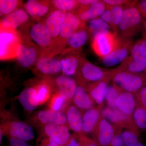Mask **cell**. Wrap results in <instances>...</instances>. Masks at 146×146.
<instances>
[{
  "label": "cell",
  "instance_id": "1",
  "mask_svg": "<svg viewBox=\"0 0 146 146\" xmlns=\"http://www.w3.org/2000/svg\"><path fill=\"white\" fill-rule=\"evenodd\" d=\"M145 20L135 5L124 9L117 34L122 42L133 41L132 38L143 30Z\"/></svg>",
  "mask_w": 146,
  "mask_h": 146
},
{
  "label": "cell",
  "instance_id": "2",
  "mask_svg": "<svg viewBox=\"0 0 146 146\" xmlns=\"http://www.w3.org/2000/svg\"><path fill=\"white\" fill-rule=\"evenodd\" d=\"M111 81L122 91L135 95L146 86V74L129 72L117 68L114 69Z\"/></svg>",
  "mask_w": 146,
  "mask_h": 146
},
{
  "label": "cell",
  "instance_id": "3",
  "mask_svg": "<svg viewBox=\"0 0 146 146\" xmlns=\"http://www.w3.org/2000/svg\"><path fill=\"white\" fill-rule=\"evenodd\" d=\"M122 44L117 34L112 31L97 35L93 37L92 47L94 52L100 58L105 57Z\"/></svg>",
  "mask_w": 146,
  "mask_h": 146
},
{
  "label": "cell",
  "instance_id": "4",
  "mask_svg": "<svg viewBox=\"0 0 146 146\" xmlns=\"http://www.w3.org/2000/svg\"><path fill=\"white\" fill-rule=\"evenodd\" d=\"M101 115L109 122L116 130L122 131L127 129L140 135L139 129L133 118L127 116L117 108L106 106L102 110Z\"/></svg>",
  "mask_w": 146,
  "mask_h": 146
},
{
  "label": "cell",
  "instance_id": "5",
  "mask_svg": "<svg viewBox=\"0 0 146 146\" xmlns=\"http://www.w3.org/2000/svg\"><path fill=\"white\" fill-rule=\"evenodd\" d=\"M114 70L104 69L86 61L80 68V76L82 81L88 82L89 85L102 80L111 81Z\"/></svg>",
  "mask_w": 146,
  "mask_h": 146
},
{
  "label": "cell",
  "instance_id": "6",
  "mask_svg": "<svg viewBox=\"0 0 146 146\" xmlns=\"http://www.w3.org/2000/svg\"><path fill=\"white\" fill-rule=\"evenodd\" d=\"M97 146H112L115 130L112 125L101 116L92 132Z\"/></svg>",
  "mask_w": 146,
  "mask_h": 146
},
{
  "label": "cell",
  "instance_id": "7",
  "mask_svg": "<svg viewBox=\"0 0 146 146\" xmlns=\"http://www.w3.org/2000/svg\"><path fill=\"white\" fill-rule=\"evenodd\" d=\"M133 44V41L122 42L120 46L105 57L101 58L105 66L112 67L122 63L129 56Z\"/></svg>",
  "mask_w": 146,
  "mask_h": 146
},
{
  "label": "cell",
  "instance_id": "8",
  "mask_svg": "<svg viewBox=\"0 0 146 146\" xmlns=\"http://www.w3.org/2000/svg\"><path fill=\"white\" fill-rule=\"evenodd\" d=\"M82 21L75 14L69 12H64L60 29V36L68 39L81 27Z\"/></svg>",
  "mask_w": 146,
  "mask_h": 146
},
{
  "label": "cell",
  "instance_id": "9",
  "mask_svg": "<svg viewBox=\"0 0 146 146\" xmlns=\"http://www.w3.org/2000/svg\"><path fill=\"white\" fill-rule=\"evenodd\" d=\"M44 131L47 136L56 141L59 146L65 145L70 139L69 129L63 125L48 124L45 126Z\"/></svg>",
  "mask_w": 146,
  "mask_h": 146
},
{
  "label": "cell",
  "instance_id": "10",
  "mask_svg": "<svg viewBox=\"0 0 146 146\" xmlns=\"http://www.w3.org/2000/svg\"><path fill=\"white\" fill-rule=\"evenodd\" d=\"M56 82L59 89L58 95L66 100L73 99L78 86L75 80L67 76L58 77Z\"/></svg>",
  "mask_w": 146,
  "mask_h": 146
},
{
  "label": "cell",
  "instance_id": "11",
  "mask_svg": "<svg viewBox=\"0 0 146 146\" xmlns=\"http://www.w3.org/2000/svg\"><path fill=\"white\" fill-rule=\"evenodd\" d=\"M116 108L125 115L133 118L136 106L135 95L123 91L118 96L116 102Z\"/></svg>",
  "mask_w": 146,
  "mask_h": 146
},
{
  "label": "cell",
  "instance_id": "12",
  "mask_svg": "<svg viewBox=\"0 0 146 146\" xmlns=\"http://www.w3.org/2000/svg\"><path fill=\"white\" fill-rule=\"evenodd\" d=\"M125 7L122 6L107 7L106 9L100 17L109 25L112 31L116 34Z\"/></svg>",
  "mask_w": 146,
  "mask_h": 146
},
{
  "label": "cell",
  "instance_id": "13",
  "mask_svg": "<svg viewBox=\"0 0 146 146\" xmlns=\"http://www.w3.org/2000/svg\"><path fill=\"white\" fill-rule=\"evenodd\" d=\"M9 134L11 137L25 141L32 140L34 137L33 128L22 121H14L10 124Z\"/></svg>",
  "mask_w": 146,
  "mask_h": 146
},
{
  "label": "cell",
  "instance_id": "14",
  "mask_svg": "<svg viewBox=\"0 0 146 146\" xmlns=\"http://www.w3.org/2000/svg\"><path fill=\"white\" fill-rule=\"evenodd\" d=\"M103 106H97L86 110L82 115V131L85 133H92L101 116Z\"/></svg>",
  "mask_w": 146,
  "mask_h": 146
},
{
  "label": "cell",
  "instance_id": "15",
  "mask_svg": "<svg viewBox=\"0 0 146 146\" xmlns=\"http://www.w3.org/2000/svg\"><path fill=\"white\" fill-rule=\"evenodd\" d=\"M28 18V15L26 11L18 9L6 15L2 20L1 24L5 28L16 29L26 22Z\"/></svg>",
  "mask_w": 146,
  "mask_h": 146
},
{
  "label": "cell",
  "instance_id": "16",
  "mask_svg": "<svg viewBox=\"0 0 146 146\" xmlns=\"http://www.w3.org/2000/svg\"><path fill=\"white\" fill-rule=\"evenodd\" d=\"M110 80H102L89 85L86 90L98 106H104L106 91Z\"/></svg>",
  "mask_w": 146,
  "mask_h": 146
},
{
  "label": "cell",
  "instance_id": "17",
  "mask_svg": "<svg viewBox=\"0 0 146 146\" xmlns=\"http://www.w3.org/2000/svg\"><path fill=\"white\" fill-rule=\"evenodd\" d=\"M72 100L78 109L87 110L96 107V103L83 86H78Z\"/></svg>",
  "mask_w": 146,
  "mask_h": 146
},
{
  "label": "cell",
  "instance_id": "18",
  "mask_svg": "<svg viewBox=\"0 0 146 146\" xmlns=\"http://www.w3.org/2000/svg\"><path fill=\"white\" fill-rule=\"evenodd\" d=\"M16 58L18 62L24 68H28L35 62L36 52L35 49L19 44L16 49Z\"/></svg>",
  "mask_w": 146,
  "mask_h": 146
},
{
  "label": "cell",
  "instance_id": "19",
  "mask_svg": "<svg viewBox=\"0 0 146 146\" xmlns=\"http://www.w3.org/2000/svg\"><path fill=\"white\" fill-rule=\"evenodd\" d=\"M64 12L59 10L54 11L47 18L45 26L51 37H56L60 34Z\"/></svg>",
  "mask_w": 146,
  "mask_h": 146
},
{
  "label": "cell",
  "instance_id": "20",
  "mask_svg": "<svg viewBox=\"0 0 146 146\" xmlns=\"http://www.w3.org/2000/svg\"><path fill=\"white\" fill-rule=\"evenodd\" d=\"M38 119L43 123L46 125L54 123L63 125L67 122L66 115L61 111H54L52 110L40 111L37 115Z\"/></svg>",
  "mask_w": 146,
  "mask_h": 146
},
{
  "label": "cell",
  "instance_id": "21",
  "mask_svg": "<svg viewBox=\"0 0 146 146\" xmlns=\"http://www.w3.org/2000/svg\"><path fill=\"white\" fill-rule=\"evenodd\" d=\"M18 100L27 111H33L39 105L36 90L31 87L22 91L18 96Z\"/></svg>",
  "mask_w": 146,
  "mask_h": 146
},
{
  "label": "cell",
  "instance_id": "22",
  "mask_svg": "<svg viewBox=\"0 0 146 146\" xmlns=\"http://www.w3.org/2000/svg\"><path fill=\"white\" fill-rule=\"evenodd\" d=\"M106 8L107 7L103 1H98L95 4L82 9L78 16L82 21H91L100 17Z\"/></svg>",
  "mask_w": 146,
  "mask_h": 146
},
{
  "label": "cell",
  "instance_id": "23",
  "mask_svg": "<svg viewBox=\"0 0 146 146\" xmlns=\"http://www.w3.org/2000/svg\"><path fill=\"white\" fill-rule=\"evenodd\" d=\"M67 123L69 127L78 133L82 132V116L80 110L75 106L68 108L66 112Z\"/></svg>",
  "mask_w": 146,
  "mask_h": 146
},
{
  "label": "cell",
  "instance_id": "24",
  "mask_svg": "<svg viewBox=\"0 0 146 146\" xmlns=\"http://www.w3.org/2000/svg\"><path fill=\"white\" fill-rule=\"evenodd\" d=\"M30 35L35 43L42 46L48 45L51 40L52 37L48 33L45 25L40 23L33 26L30 31Z\"/></svg>",
  "mask_w": 146,
  "mask_h": 146
},
{
  "label": "cell",
  "instance_id": "25",
  "mask_svg": "<svg viewBox=\"0 0 146 146\" xmlns=\"http://www.w3.org/2000/svg\"><path fill=\"white\" fill-rule=\"evenodd\" d=\"M37 67L41 72L47 74H56L61 70L60 61L56 58H40L37 62Z\"/></svg>",
  "mask_w": 146,
  "mask_h": 146
},
{
  "label": "cell",
  "instance_id": "26",
  "mask_svg": "<svg viewBox=\"0 0 146 146\" xmlns=\"http://www.w3.org/2000/svg\"><path fill=\"white\" fill-rule=\"evenodd\" d=\"M121 70L127 71L135 74H146V68L143 63L129 56L117 67Z\"/></svg>",
  "mask_w": 146,
  "mask_h": 146
},
{
  "label": "cell",
  "instance_id": "27",
  "mask_svg": "<svg viewBox=\"0 0 146 146\" xmlns=\"http://www.w3.org/2000/svg\"><path fill=\"white\" fill-rule=\"evenodd\" d=\"M89 37V33L86 30H78L68 38L69 46L75 49L80 48L86 44Z\"/></svg>",
  "mask_w": 146,
  "mask_h": 146
},
{
  "label": "cell",
  "instance_id": "28",
  "mask_svg": "<svg viewBox=\"0 0 146 146\" xmlns=\"http://www.w3.org/2000/svg\"><path fill=\"white\" fill-rule=\"evenodd\" d=\"M16 35L11 32L5 31L0 34V56L5 57L8 53L9 46L15 43Z\"/></svg>",
  "mask_w": 146,
  "mask_h": 146
},
{
  "label": "cell",
  "instance_id": "29",
  "mask_svg": "<svg viewBox=\"0 0 146 146\" xmlns=\"http://www.w3.org/2000/svg\"><path fill=\"white\" fill-rule=\"evenodd\" d=\"M89 32L93 37L100 33L113 32L109 25L100 17L89 21Z\"/></svg>",
  "mask_w": 146,
  "mask_h": 146
},
{
  "label": "cell",
  "instance_id": "30",
  "mask_svg": "<svg viewBox=\"0 0 146 146\" xmlns=\"http://www.w3.org/2000/svg\"><path fill=\"white\" fill-rule=\"evenodd\" d=\"M61 70L66 76L74 75L79 65V60L76 56H71L62 59L60 61Z\"/></svg>",
  "mask_w": 146,
  "mask_h": 146
},
{
  "label": "cell",
  "instance_id": "31",
  "mask_svg": "<svg viewBox=\"0 0 146 146\" xmlns=\"http://www.w3.org/2000/svg\"><path fill=\"white\" fill-rule=\"evenodd\" d=\"M27 13L33 16H42L48 12V9L35 0H29L25 6Z\"/></svg>",
  "mask_w": 146,
  "mask_h": 146
},
{
  "label": "cell",
  "instance_id": "32",
  "mask_svg": "<svg viewBox=\"0 0 146 146\" xmlns=\"http://www.w3.org/2000/svg\"><path fill=\"white\" fill-rule=\"evenodd\" d=\"M122 91L113 84L112 85H108L105 97V100L106 102L107 106L111 108H116V100Z\"/></svg>",
  "mask_w": 146,
  "mask_h": 146
},
{
  "label": "cell",
  "instance_id": "33",
  "mask_svg": "<svg viewBox=\"0 0 146 146\" xmlns=\"http://www.w3.org/2000/svg\"><path fill=\"white\" fill-rule=\"evenodd\" d=\"M134 123L138 128L146 129V110L136 105L133 115Z\"/></svg>",
  "mask_w": 146,
  "mask_h": 146
},
{
  "label": "cell",
  "instance_id": "34",
  "mask_svg": "<svg viewBox=\"0 0 146 146\" xmlns=\"http://www.w3.org/2000/svg\"><path fill=\"white\" fill-rule=\"evenodd\" d=\"M121 133L124 146H133L139 142V134L134 131L125 129L122 131Z\"/></svg>",
  "mask_w": 146,
  "mask_h": 146
},
{
  "label": "cell",
  "instance_id": "35",
  "mask_svg": "<svg viewBox=\"0 0 146 146\" xmlns=\"http://www.w3.org/2000/svg\"><path fill=\"white\" fill-rule=\"evenodd\" d=\"M18 1L16 0H1L0 12L1 15H7L16 10Z\"/></svg>",
  "mask_w": 146,
  "mask_h": 146
},
{
  "label": "cell",
  "instance_id": "36",
  "mask_svg": "<svg viewBox=\"0 0 146 146\" xmlns=\"http://www.w3.org/2000/svg\"><path fill=\"white\" fill-rule=\"evenodd\" d=\"M54 3L58 10L64 12L73 9L79 4L78 1L74 0H55Z\"/></svg>",
  "mask_w": 146,
  "mask_h": 146
},
{
  "label": "cell",
  "instance_id": "37",
  "mask_svg": "<svg viewBox=\"0 0 146 146\" xmlns=\"http://www.w3.org/2000/svg\"><path fill=\"white\" fill-rule=\"evenodd\" d=\"M39 105L44 103L49 96V90L46 85L42 84L36 90Z\"/></svg>",
  "mask_w": 146,
  "mask_h": 146
},
{
  "label": "cell",
  "instance_id": "38",
  "mask_svg": "<svg viewBox=\"0 0 146 146\" xmlns=\"http://www.w3.org/2000/svg\"><path fill=\"white\" fill-rule=\"evenodd\" d=\"M138 1H128V0H103L106 7L122 6L125 7L135 5Z\"/></svg>",
  "mask_w": 146,
  "mask_h": 146
},
{
  "label": "cell",
  "instance_id": "39",
  "mask_svg": "<svg viewBox=\"0 0 146 146\" xmlns=\"http://www.w3.org/2000/svg\"><path fill=\"white\" fill-rule=\"evenodd\" d=\"M136 105L146 110V86L135 94Z\"/></svg>",
  "mask_w": 146,
  "mask_h": 146
},
{
  "label": "cell",
  "instance_id": "40",
  "mask_svg": "<svg viewBox=\"0 0 146 146\" xmlns=\"http://www.w3.org/2000/svg\"><path fill=\"white\" fill-rule=\"evenodd\" d=\"M66 101L59 95L54 97L51 103V110L54 111H60V110L64 106Z\"/></svg>",
  "mask_w": 146,
  "mask_h": 146
},
{
  "label": "cell",
  "instance_id": "41",
  "mask_svg": "<svg viewBox=\"0 0 146 146\" xmlns=\"http://www.w3.org/2000/svg\"><path fill=\"white\" fill-rule=\"evenodd\" d=\"M121 131L115 130V134L112 139V146H124L121 135Z\"/></svg>",
  "mask_w": 146,
  "mask_h": 146
},
{
  "label": "cell",
  "instance_id": "42",
  "mask_svg": "<svg viewBox=\"0 0 146 146\" xmlns=\"http://www.w3.org/2000/svg\"><path fill=\"white\" fill-rule=\"evenodd\" d=\"M135 6L138 9L144 20H146V0L137 1Z\"/></svg>",
  "mask_w": 146,
  "mask_h": 146
},
{
  "label": "cell",
  "instance_id": "43",
  "mask_svg": "<svg viewBox=\"0 0 146 146\" xmlns=\"http://www.w3.org/2000/svg\"><path fill=\"white\" fill-rule=\"evenodd\" d=\"M140 49L143 56V63L146 68V40L143 39H139Z\"/></svg>",
  "mask_w": 146,
  "mask_h": 146
},
{
  "label": "cell",
  "instance_id": "44",
  "mask_svg": "<svg viewBox=\"0 0 146 146\" xmlns=\"http://www.w3.org/2000/svg\"><path fill=\"white\" fill-rule=\"evenodd\" d=\"M10 146H29L26 141L11 137L9 140Z\"/></svg>",
  "mask_w": 146,
  "mask_h": 146
},
{
  "label": "cell",
  "instance_id": "45",
  "mask_svg": "<svg viewBox=\"0 0 146 146\" xmlns=\"http://www.w3.org/2000/svg\"><path fill=\"white\" fill-rule=\"evenodd\" d=\"M80 142L81 146H97L94 141L86 138H82Z\"/></svg>",
  "mask_w": 146,
  "mask_h": 146
},
{
  "label": "cell",
  "instance_id": "46",
  "mask_svg": "<svg viewBox=\"0 0 146 146\" xmlns=\"http://www.w3.org/2000/svg\"><path fill=\"white\" fill-rule=\"evenodd\" d=\"M98 1V0H79V1H78L79 4L85 7L94 4Z\"/></svg>",
  "mask_w": 146,
  "mask_h": 146
},
{
  "label": "cell",
  "instance_id": "47",
  "mask_svg": "<svg viewBox=\"0 0 146 146\" xmlns=\"http://www.w3.org/2000/svg\"><path fill=\"white\" fill-rule=\"evenodd\" d=\"M64 146H81L80 142H78L74 138H70Z\"/></svg>",
  "mask_w": 146,
  "mask_h": 146
},
{
  "label": "cell",
  "instance_id": "48",
  "mask_svg": "<svg viewBox=\"0 0 146 146\" xmlns=\"http://www.w3.org/2000/svg\"><path fill=\"white\" fill-rule=\"evenodd\" d=\"M44 146H59V145L56 143V141L52 138H49V142L47 145Z\"/></svg>",
  "mask_w": 146,
  "mask_h": 146
},
{
  "label": "cell",
  "instance_id": "49",
  "mask_svg": "<svg viewBox=\"0 0 146 146\" xmlns=\"http://www.w3.org/2000/svg\"><path fill=\"white\" fill-rule=\"evenodd\" d=\"M142 31H143V39L146 40V20H145L144 21Z\"/></svg>",
  "mask_w": 146,
  "mask_h": 146
},
{
  "label": "cell",
  "instance_id": "50",
  "mask_svg": "<svg viewBox=\"0 0 146 146\" xmlns=\"http://www.w3.org/2000/svg\"><path fill=\"white\" fill-rule=\"evenodd\" d=\"M133 146H144V145H143L141 142H140V141L138 142L136 145H135Z\"/></svg>",
  "mask_w": 146,
  "mask_h": 146
},
{
  "label": "cell",
  "instance_id": "51",
  "mask_svg": "<svg viewBox=\"0 0 146 146\" xmlns=\"http://www.w3.org/2000/svg\"><path fill=\"white\" fill-rule=\"evenodd\" d=\"M2 132L1 131V133H0V142L1 143L2 142Z\"/></svg>",
  "mask_w": 146,
  "mask_h": 146
}]
</instances>
